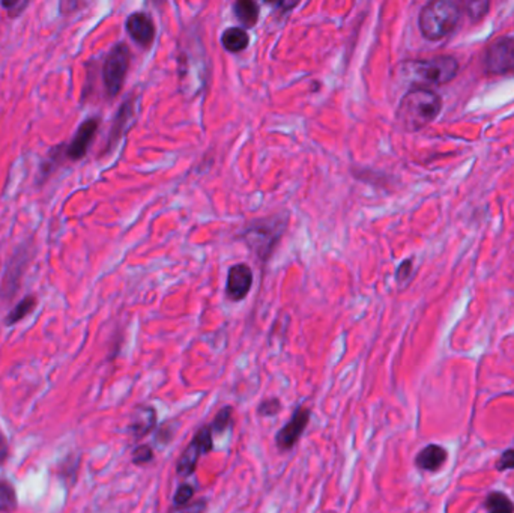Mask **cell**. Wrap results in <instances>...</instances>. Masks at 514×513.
<instances>
[{
  "label": "cell",
  "instance_id": "cell-2",
  "mask_svg": "<svg viewBox=\"0 0 514 513\" xmlns=\"http://www.w3.org/2000/svg\"><path fill=\"white\" fill-rule=\"evenodd\" d=\"M460 16V8L455 0H430L420 12V32L428 41L442 40L456 30Z\"/></svg>",
  "mask_w": 514,
  "mask_h": 513
},
{
  "label": "cell",
  "instance_id": "cell-17",
  "mask_svg": "<svg viewBox=\"0 0 514 513\" xmlns=\"http://www.w3.org/2000/svg\"><path fill=\"white\" fill-rule=\"evenodd\" d=\"M35 306H36V297L35 295H28L26 298H23L17 304V306L12 309V312L6 316V324L8 325H14V324L23 321L24 317L33 312Z\"/></svg>",
  "mask_w": 514,
  "mask_h": 513
},
{
  "label": "cell",
  "instance_id": "cell-21",
  "mask_svg": "<svg viewBox=\"0 0 514 513\" xmlns=\"http://www.w3.org/2000/svg\"><path fill=\"white\" fill-rule=\"evenodd\" d=\"M464 9L468 11V16L472 21H479L486 17L491 9V0H463Z\"/></svg>",
  "mask_w": 514,
  "mask_h": 513
},
{
  "label": "cell",
  "instance_id": "cell-10",
  "mask_svg": "<svg viewBox=\"0 0 514 513\" xmlns=\"http://www.w3.org/2000/svg\"><path fill=\"white\" fill-rule=\"evenodd\" d=\"M100 127V119L98 118H89L86 119L83 124L79 127L76 136L72 137L71 143L67 148V157L69 160H81V158L88 154L89 146L95 139V134Z\"/></svg>",
  "mask_w": 514,
  "mask_h": 513
},
{
  "label": "cell",
  "instance_id": "cell-19",
  "mask_svg": "<svg viewBox=\"0 0 514 513\" xmlns=\"http://www.w3.org/2000/svg\"><path fill=\"white\" fill-rule=\"evenodd\" d=\"M17 509V495L14 486L0 480V512H11Z\"/></svg>",
  "mask_w": 514,
  "mask_h": 513
},
{
  "label": "cell",
  "instance_id": "cell-13",
  "mask_svg": "<svg viewBox=\"0 0 514 513\" xmlns=\"http://www.w3.org/2000/svg\"><path fill=\"white\" fill-rule=\"evenodd\" d=\"M203 455L205 451L199 446V443L195 439H191L190 444L182 451L181 458L176 462V473L179 478H188V475H191L195 468H198V462Z\"/></svg>",
  "mask_w": 514,
  "mask_h": 513
},
{
  "label": "cell",
  "instance_id": "cell-8",
  "mask_svg": "<svg viewBox=\"0 0 514 513\" xmlns=\"http://www.w3.org/2000/svg\"><path fill=\"white\" fill-rule=\"evenodd\" d=\"M253 270L247 264H235L229 268L227 282H226V295L230 301L239 303L246 300L253 288Z\"/></svg>",
  "mask_w": 514,
  "mask_h": 513
},
{
  "label": "cell",
  "instance_id": "cell-15",
  "mask_svg": "<svg viewBox=\"0 0 514 513\" xmlns=\"http://www.w3.org/2000/svg\"><path fill=\"white\" fill-rule=\"evenodd\" d=\"M235 16L244 28L251 29L259 21V6L254 0H235Z\"/></svg>",
  "mask_w": 514,
  "mask_h": 513
},
{
  "label": "cell",
  "instance_id": "cell-24",
  "mask_svg": "<svg viewBox=\"0 0 514 513\" xmlns=\"http://www.w3.org/2000/svg\"><path fill=\"white\" fill-rule=\"evenodd\" d=\"M155 458L154 450L149 444H142L137 446L132 451V463L134 466H146V463L152 462Z\"/></svg>",
  "mask_w": 514,
  "mask_h": 513
},
{
  "label": "cell",
  "instance_id": "cell-4",
  "mask_svg": "<svg viewBox=\"0 0 514 513\" xmlns=\"http://www.w3.org/2000/svg\"><path fill=\"white\" fill-rule=\"evenodd\" d=\"M287 223L281 215L254 220L241 234V238L262 262H266L285 234Z\"/></svg>",
  "mask_w": 514,
  "mask_h": 513
},
{
  "label": "cell",
  "instance_id": "cell-14",
  "mask_svg": "<svg viewBox=\"0 0 514 513\" xmlns=\"http://www.w3.org/2000/svg\"><path fill=\"white\" fill-rule=\"evenodd\" d=\"M222 44L230 53H241L250 45V36L242 28H229L222 35Z\"/></svg>",
  "mask_w": 514,
  "mask_h": 513
},
{
  "label": "cell",
  "instance_id": "cell-5",
  "mask_svg": "<svg viewBox=\"0 0 514 513\" xmlns=\"http://www.w3.org/2000/svg\"><path fill=\"white\" fill-rule=\"evenodd\" d=\"M130 62L131 53L128 45L124 43L116 44L107 55L103 67V81L110 98H115L122 91V86H124V81L127 79Z\"/></svg>",
  "mask_w": 514,
  "mask_h": 513
},
{
  "label": "cell",
  "instance_id": "cell-22",
  "mask_svg": "<svg viewBox=\"0 0 514 513\" xmlns=\"http://www.w3.org/2000/svg\"><path fill=\"white\" fill-rule=\"evenodd\" d=\"M194 494H195V491H194V487L191 485H188V483L179 485L176 492H175V497H173L175 507L176 509H185L191 503Z\"/></svg>",
  "mask_w": 514,
  "mask_h": 513
},
{
  "label": "cell",
  "instance_id": "cell-11",
  "mask_svg": "<svg viewBox=\"0 0 514 513\" xmlns=\"http://www.w3.org/2000/svg\"><path fill=\"white\" fill-rule=\"evenodd\" d=\"M156 426V411L151 405H140L134 411L128 432L134 439H142L149 435Z\"/></svg>",
  "mask_w": 514,
  "mask_h": 513
},
{
  "label": "cell",
  "instance_id": "cell-20",
  "mask_svg": "<svg viewBox=\"0 0 514 513\" xmlns=\"http://www.w3.org/2000/svg\"><path fill=\"white\" fill-rule=\"evenodd\" d=\"M232 415H234V407L230 405L223 407L215 414V417L211 423L214 434H223L229 429V426L232 424Z\"/></svg>",
  "mask_w": 514,
  "mask_h": 513
},
{
  "label": "cell",
  "instance_id": "cell-18",
  "mask_svg": "<svg viewBox=\"0 0 514 513\" xmlns=\"http://www.w3.org/2000/svg\"><path fill=\"white\" fill-rule=\"evenodd\" d=\"M484 507L492 512V513H511L514 512V504L511 503V500L503 494V492H492L489 494L486 502H484Z\"/></svg>",
  "mask_w": 514,
  "mask_h": 513
},
{
  "label": "cell",
  "instance_id": "cell-23",
  "mask_svg": "<svg viewBox=\"0 0 514 513\" xmlns=\"http://www.w3.org/2000/svg\"><path fill=\"white\" fill-rule=\"evenodd\" d=\"M283 410V405H281L280 399L277 398H269L265 399L263 402H261V405L257 407V414L261 417H275Z\"/></svg>",
  "mask_w": 514,
  "mask_h": 513
},
{
  "label": "cell",
  "instance_id": "cell-16",
  "mask_svg": "<svg viewBox=\"0 0 514 513\" xmlns=\"http://www.w3.org/2000/svg\"><path fill=\"white\" fill-rule=\"evenodd\" d=\"M132 110H134L132 108V101H127V103L122 104V107L119 108V112H118V115L115 118L112 131H110L108 146H112L122 136V133H124V130H125V125L131 120Z\"/></svg>",
  "mask_w": 514,
  "mask_h": 513
},
{
  "label": "cell",
  "instance_id": "cell-27",
  "mask_svg": "<svg viewBox=\"0 0 514 513\" xmlns=\"http://www.w3.org/2000/svg\"><path fill=\"white\" fill-rule=\"evenodd\" d=\"M496 468L499 471H506V470H513L514 468V449H508L506 450L503 455H501L499 461L496 462Z\"/></svg>",
  "mask_w": 514,
  "mask_h": 513
},
{
  "label": "cell",
  "instance_id": "cell-29",
  "mask_svg": "<svg viewBox=\"0 0 514 513\" xmlns=\"http://www.w3.org/2000/svg\"><path fill=\"white\" fill-rule=\"evenodd\" d=\"M298 2H299V0H280V8L283 11H289L293 6H297Z\"/></svg>",
  "mask_w": 514,
  "mask_h": 513
},
{
  "label": "cell",
  "instance_id": "cell-30",
  "mask_svg": "<svg viewBox=\"0 0 514 513\" xmlns=\"http://www.w3.org/2000/svg\"><path fill=\"white\" fill-rule=\"evenodd\" d=\"M266 4H280V0H265Z\"/></svg>",
  "mask_w": 514,
  "mask_h": 513
},
{
  "label": "cell",
  "instance_id": "cell-6",
  "mask_svg": "<svg viewBox=\"0 0 514 513\" xmlns=\"http://www.w3.org/2000/svg\"><path fill=\"white\" fill-rule=\"evenodd\" d=\"M483 68L489 76L514 72V36H499L486 48Z\"/></svg>",
  "mask_w": 514,
  "mask_h": 513
},
{
  "label": "cell",
  "instance_id": "cell-12",
  "mask_svg": "<svg viewBox=\"0 0 514 513\" xmlns=\"http://www.w3.org/2000/svg\"><path fill=\"white\" fill-rule=\"evenodd\" d=\"M447 450L438 444H428L415 458V466L423 471H438L447 462Z\"/></svg>",
  "mask_w": 514,
  "mask_h": 513
},
{
  "label": "cell",
  "instance_id": "cell-28",
  "mask_svg": "<svg viewBox=\"0 0 514 513\" xmlns=\"http://www.w3.org/2000/svg\"><path fill=\"white\" fill-rule=\"evenodd\" d=\"M8 456H9V446H8L5 435L2 434V431H0V467H2L6 462Z\"/></svg>",
  "mask_w": 514,
  "mask_h": 513
},
{
  "label": "cell",
  "instance_id": "cell-1",
  "mask_svg": "<svg viewBox=\"0 0 514 513\" xmlns=\"http://www.w3.org/2000/svg\"><path fill=\"white\" fill-rule=\"evenodd\" d=\"M442 108L440 96L428 88L417 86L408 91L397 107L399 125L408 133H417L428 127Z\"/></svg>",
  "mask_w": 514,
  "mask_h": 513
},
{
  "label": "cell",
  "instance_id": "cell-26",
  "mask_svg": "<svg viewBox=\"0 0 514 513\" xmlns=\"http://www.w3.org/2000/svg\"><path fill=\"white\" fill-rule=\"evenodd\" d=\"M412 273H413V262H412V259L403 261V262L399 265L397 271H396V280H397V283H399V285L406 283L408 280L412 277Z\"/></svg>",
  "mask_w": 514,
  "mask_h": 513
},
{
  "label": "cell",
  "instance_id": "cell-3",
  "mask_svg": "<svg viewBox=\"0 0 514 513\" xmlns=\"http://www.w3.org/2000/svg\"><path fill=\"white\" fill-rule=\"evenodd\" d=\"M459 62L455 56L442 55L432 59L408 60L401 65V74L413 83L423 84H447L456 79Z\"/></svg>",
  "mask_w": 514,
  "mask_h": 513
},
{
  "label": "cell",
  "instance_id": "cell-25",
  "mask_svg": "<svg viewBox=\"0 0 514 513\" xmlns=\"http://www.w3.org/2000/svg\"><path fill=\"white\" fill-rule=\"evenodd\" d=\"M30 4V0H0V5L8 12L11 17L21 16L24 9Z\"/></svg>",
  "mask_w": 514,
  "mask_h": 513
},
{
  "label": "cell",
  "instance_id": "cell-9",
  "mask_svg": "<svg viewBox=\"0 0 514 513\" xmlns=\"http://www.w3.org/2000/svg\"><path fill=\"white\" fill-rule=\"evenodd\" d=\"M125 29L131 40L143 48H149L155 40L156 29L151 16L146 12H134L125 23Z\"/></svg>",
  "mask_w": 514,
  "mask_h": 513
},
{
  "label": "cell",
  "instance_id": "cell-7",
  "mask_svg": "<svg viewBox=\"0 0 514 513\" xmlns=\"http://www.w3.org/2000/svg\"><path fill=\"white\" fill-rule=\"evenodd\" d=\"M310 417L312 411L305 405H299L293 411L290 420L275 435V444L278 450L287 451L298 444L299 438L305 432V427L310 423Z\"/></svg>",
  "mask_w": 514,
  "mask_h": 513
}]
</instances>
